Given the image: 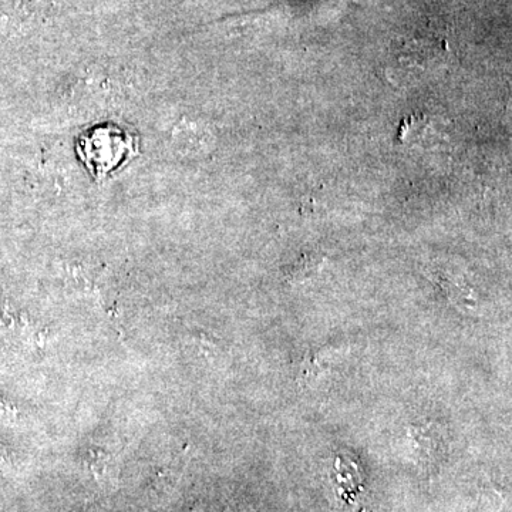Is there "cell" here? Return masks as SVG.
Segmentation results:
<instances>
[{"label": "cell", "instance_id": "277c9868", "mask_svg": "<svg viewBox=\"0 0 512 512\" xmlns=\"http://www.w3.org/2000/svg\"><path fill=\"white\" fill-rule=\"evenodd\" d=\"M326 262V255L319 251H305L288 266V281L303 282L320 274Z\"/></svg>", "mask_w": 512, "mask_h": 512}, {"label": "cell", "instance_id": "7a4b0ae2", "mask_svg": "<svg viewBox=\"0 0 512 512\" xmlns=\"http://www.w3.org/2000/svg\"><path fill=\"white\" fill-rule=\"evenodd\" d=\"M399 137L406 146L421 151L439 150L447 141V133L440 119L424 113L406 117L400 127Z\"/></svg>", "mask_w": 512, "mask_h": 512}, {"label": "cell", "instance_id": "6da1fadb", "mask_svg": "<svg viewBox=\"0 0 512 512\" xmlns=\"http://www.w3.org/2000/svg\"><path fill=\"white\" fill-rule=\"evenodd\" d=\"M77 153L97 181L138 154L137 138L113 124L96 126L77 138Z\"/></svg>", "mask_w": 512, "mask_h": 512}, {"label": "cell", "instance_id": "3957f363", "mask_svg": "<svg viewBox=\"0 0 512 512\" xmlns=\"http://www.w3.org/2000/svg\"><path fill=\"white\" fill-rule=\"evenodd\" d=\"M409 436L412 437L417 447V453L421 460L426 464L437 460L441 451V433L439 427L434 423H427L424 426H412L409 430Z\"/></svg>", "mask_w": 512, "mask_h": 512}]
</instances>
